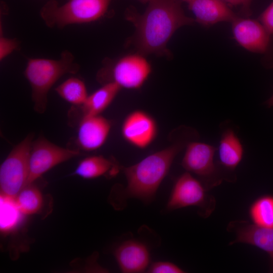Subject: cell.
<instances>
[{
  "label": "cell",
  "instance_id": "6da1fadb",
  "mask_svg": "<svg viewBox=\"0 0 273 273\" xmlns=\"http://www.w3.org/2000/svg\"><path fill=\"white\" fill-rule=\"evenodd\" d=\"M181 0H149L143 14L132 7L125 11V18L135 28L134 42L143 55H169L168 41L179 28L193 24L186 16Z\"/></svg>",
  "mask_w": 273,
  "mask_h": 273
},
{
  "label": "cell",
  "instance_id": "7a4b0ae2",
  "mask_svg": "<svg viewBox=\"0 0 273 273\" xmlns=\"http://www.w3.org/2000/svg\"><path fill=\"white\" fill-rule=\"evenodd\" d=\"M194 129L182 128L180 137L172 144L151 154L137 163L122 167L127 179L128 197L148 202L152 200L167 174L176 155L192 139H197Z\"/></svg>",
  "mask_w": 273,
  "mask_h": 273
},
{
  "label": "cell",
  "instance_id": "3957f363",
  "mask_svg": "<svg viewBox=\"0 0 273 273\" xmlns=\"http://www.w3.org/2000/svg\"><path fill=\"white\" fill-rule=\"evenodd\" d=\"M79 70L71 52L65 51L58 60L30 58L24 75L31 88V98L35 111L43 113L47 107L48 95L55 83L66 74H75Z\"/></svg>",
  "mask_w": 273,
  "mask_h": 273
},
{
  "label": "cell",
  "instance_id": "277c9868",
  "mask_svg": "<svg viewBox=\"0 0 273 273\" xmlns=\"http://www.w3.org/2000/svg\"><path fill=\"white\" fill-rule=\"evenodd\" d=\"M111 0H69L60 5L54 0L42 8L40 14L50 27L63 28L73 24L89 23L102 17Z\"/></svg>",
  "mask_w": 273,
  "mask_h": 273
},
{
  "label": "cell",
  "instance_id": "5b68a950",
  "mask_svg": "<svg viewBox=\"0 0 273 273\" xmlns=\"http://www.w3.org/2000/svg\"><path fill=\"white\" fill-rule=\"evenodd\" d=\"M140 54L125 56L112 63H107L98 72L97 80L103 84L114 82L121 88L136 89L141 87L151 72V66Z\"/></svg>",
  "mask_w": 273,
  "mask_h": 273
},
{
  "label": "cell",
  "instance_id": "8992f818",
  "mask_svg": "<svg viewBox=\"0 0 273 273\" xmlns=\"http://www.w3.org/2000/svg\"><path fill=\"white\" fill-rule=\"evenodd\" d=\"M34 134L29 133L16 145L0 167L1 195L16 198L26 186L29 171V156Z\"/></svg>",
  "mask_w": 273,
  "mask_h": 273
},
{
  "label": "cell",
  "instance_id": "52a82bcc",
  "mask_svg": "<svg viewBox=\"0 0 273 273\" xmlns=\"http://www.w3.org/2000/svg\"><path fill=\"white\" fill-rule=\"evenodd\" d=\"M80 154L78 150L59 146L45 137L39 136L32 143L26 185L32 184L54 166Z\"/></svg>",
  "mask_w": 273,
  "mask_h": 273
},
{
  "label": "cell",
  "instance_id": "ba28073f",
  "mask_svg": "<svg viewBox=\"0 0 273 273\" xmlns=\"http://www.w3.org/2000/svg\"><path fill=\"white\" fill-rule=\"evenodd\" d=\"M121 130L122 137L129 144L145 149L156 138L158 127L156 121L149 114L136 110L125 118Z\"/></svg>",
  "mask_w": 273,
  "mask_h": 273
},
{
  "label": "cell",
  "instance_id": "9c48e42d",
  "mask_svg": "<svg viewBox=\"0 0 273 273\" xmlns=\"http://www.w3.org/2000/svg\"><path fill=\"white\" fill-rule=\"evenodd\" d=\"M216 150L209 144L191 141L186 147L181 165L189 172L203 178L212 179L217 172L214 161Z\"/></svg>",
  "mask_w": 273,
  "mask_h": 273
},
{
  "label": "cell",
  "instance_id": "30bf717a",
  "mask_svg": "<svg viewBox=\"0 0 273 273\" xmlns=\"http://www.w3.org/2000/svg\"><path fill=\"white\" fill-rule=\"evenodd\" d=\"M231 23L234 37L241 46L253 53L266 51L270 34L261 23L238 16Z\"/></svg>",
  "mask_w": 273,
  "mask_h": 273
},
{
  "label": "cell",
  "instance_id": "8fae6325",
  "mask_svg": "<svg viewBox=\"0 0 273 273\" xmlns=\"http://www.w3.org/2000/svg\"><path fill=\"white\" fill-rule=\"evenodd\" d=\"M205 191L202 184L190 172L181 175L175 181L167 207L175 210L201 205L205 201Z\"/></svg>",
  "mask_w": 273,
  "mask_h": 273
},
{
  "label": "cell",
  "instance_id": "7c38bea8",
  "mask_svg": "<svg viewBox=\"0 0 273 273\" xmlns=\"http://www.w3.org/2000/svg\"><path fill=\"white\" fill-rule=\"evenodd\" d=\"M111 126V121L101 115L82 119L79 122L76 137L79 148L86 151L101 148L109 136Z\"/></svg>",
  "mask_w": 273,
  "mask_h": 273
},
{
  "label": "cell",
  "instance_id": "4fadbf2b",
  "mask_svg": "<svg viewBox=\"0 0 273 273\" xmlns=\"http://www.w3.org/2000/svg\"><path fill=\"white\" fill-rule=\"evenodd\" d=\"M195 20L204 26L233 21L237 17L223 0H184Z\"/></svg>",
  "mask_w": 273,
  "mask_h": 273
},
{
  "label": "cell",
  "instance_id": "5bb4252c",
  "mask_svg": "<svg viewBox=\"0 0 273 273\" xmlns=\"http://www.w3.org/2000/svg\"><path fill=\"white\" fill-rule=\"evenodd\" d=\"M121 88L112 82L103 84L102 87L88 95L84 103L74 106L70 112V118H79V122L83 118L101 115L114 100Z\"/></svg>",
  "mask_w": 273,
  "mask_h": 273
},
{
  "label": "cell",
  "instance_id": "9a60e30c",
  "mask_svg": "<svg viewBox=\"0 0 273 273\" xmlns=\"http://www.w3.org/2000/svg\"><path fill=\"white\" fill-rule=\"evenodd\" d=\"M115 255L120 269L126 273L144 271L150 260L147 246L135 240H128L122 243L116 249Z\"/></svg>",
  "mask_w": 273,
  "mask_h": 273
},
{
  "label": "cell",
  "instance_id": "2e32d148",
  "mask_svg": "<svg viewBox=\"0 0 273 273\" xmlns=\"http://www.w3.org/2000/svg\"><path fill=\"white\" fill-rule=\"evenodd\" d=\"M218 150L219 163L227 170H234L243 157L244 149L241 141L230 127L223 129Z\"/></svg>",
  "mask_w": 273,
  "mask_h": 273
},
{
  "label": "cell",
  "instance_id": "e0dca14e",
  "mask_svg": "<svg viewBox=\"0 0 273 273\" xmlns=\"http://www.w3.org/2000/svg\"><path fill=\"white\" fill-rule=\"evenodd\" d=\"M242 243L254 246L266 252L273 265V227H261L254 224L239 229L232 243Z\"/></svg>",
  "mask_w": 273,
  "mask_h": 273
},
{
  "label": "cell",
  "instance_id": "ac0fdd59",
  "mask_svg": "<svg viewBox=\"0 0 273 273\" xmlns=\"http://www.w3.org/2000/svg\"><path fill=\"white\" fill-rule=\"evenodd\" d=\"M118 169L116 165L105 157L92 156L79 162L74 174L84 178L91 179L103 175L110 170L116 173Z\"/></svg>",
  "mask_w": 273,
  "mask_h": 273
},
{
  "label": "cell",
  "instance_id": "d6986e66",
  "mask_svg": "<svg viewBox=\"0 0 273 273\" xmlns=\"http://www.w3.org/2000/svg\"><path fill=\"white\" fill-rule=\"evenodd\" d=\"M55 90L61 98L74 106L82 104L88 95L84 81L74 77L65 80Z\"/></svg>",
  "mask_w": 273,
  "mask_h": 273
},
{
  "label": "cell",
  "instance_id": "ffe728a7",
  "mask_svg": "<svg viewBox=\"0 0 273 273\" xmlns=\"http://www.w3.org/2000/svg\"><path fill=\"white\" fill-rule=\"evenodd\" d=\"M249 214L253 224L273 227V196L265 195L257 199L251 205Z\"/></svg>",
  "mask_w": 273,
  "mask_h": 273
},
{
  "label": "cell",
  "instance_id": "44dd1931",
  "mask_svg": "<svg viewBox=\"0 0 273 273\" xmlns=\"http://www.w3.org/2000/svg\"><path fill=\"white\" fill-rule=\"evenodd\" d=\"M16 204L21 213L33 214L41 207L42 197L39 190L32 185H26L15 198Z\"/></svg>",
  "mask_w": 273,
  "mask_h": 273
},
{
  "label": "cell",
  "instance_id": "7402d4cb",
  "mask_svg": "<svg viewBox=\"0 0 273 273\" xmlns=\"http://www.w3.org/2000/svg\"><path fill=\"white\" fill-rule=\"evenodd\" d=\"M20 212H21L16 204L15 198L1 195V230L6 231L14 227L18 220Z\"/></svg>",
  "mask_w": 273,
  "mask_h": 273
},
{
  "label": "cell",
  "instance_id": "603a6c76",
  "mask_svg": "<svg viewBox=\"0 0 273 273\" xmlns=\"http://www.w3.org/2000/svg\"><path fill=\"white\" fill-rule=\"evenodd\" d=\"M151 273H183L184 270L176 264L166 261H159L153 263L149 268Z\"/></svg>",
  "mask_w": 273,
  "mask_h": 273
},
{
  "label": "cell",
  "instance_id": "cb8c5ba5",
  "mask_svg": "<svg viewBox=\"0 0 273 273\" xmlns=\"http://www.w3.org/2000/svg\"><path fill=\"white\" fill-rule=\"evenodd\" d=\"M19 46L18 41L15 39H11L1 36L0 38V60L2 61L10 55Z\"/></svg>",
  "mask_w": 273,
  "mask_h": 273
},
{
  "label": "cell",
  "instance_id": "d4e9b609",
  "mask_svg": "<svg viewBox=\"0 0 273 273\" xmlns=\"http://www.w3.org/2000/svg\"><path fill=\"white\" fill-rule=\"evenodd\" d=\"M260 23L263 25L267 32L273 34V1L262 12L259 17Z\"/></svg>",
  "mask_w": 273,
  "mask_h": 273
},
{
  "label": "cell",
  "instance_id": "484cf974",
  "mask_svg": "<svg viewBox=\"0 0 273 273\" xmlns=\"http://www.w3.org/2000/svg\"><path fill=\"white\" fill-rule=\"evenodd\" d=\"M252 0H242V11L246 16L250 14V5Z\"/></svg>",
  "mask_w": 273,
  "mask_h": 273
},
{
  "label": "cell",
  "instance_id": "4316f807",
  "mask_svg": "<svg viewBox=\"0 0 273 273\" xmlns=\"http://www.w3.org/2000/svg\"><path fill=\"white\" fill-rule=\"evenodd\" d=\"M226 3L232 6H238L242 5V0H223Z\"/></svg>",
  "mask_w": 273,
  "mask_h": 273
},
{
  "label": "cell",
  "instance_id": "83f0119b",
  "mask_svg": "<svg viewBox=\"0 0 273 273\" xmlns=\"http://www.w3.org/2000/svg\"><path fill=\"white\" fill-rule=\"evenodd\" d=\"M266 104L268 107H272L273 106V94L270 97V98L267 100L266 102Z\"/></svg>",
  "mask_w": 273,
  "mask_h": 273
},
{
  "label": "cell",
  "instance_id": "f1b7e54d",
  "mask_svg": "<svg viewBox=\"0 0 273 273\" xmlns=\"http://www.w3.org/2000/svg\"><path fill=\"white\" fill-rule=\"evenodd\" d=\"M138 1L143 4H146V3H148L149 0H138Z\"/></svg>",
  "mask_w": 273,
  "mask_h": 273
},
{
  "label": "cell",
  "instance_id": "f546056e",
  "mask_svg": "<svg viewBox=\"0 0 273 273\" xmlns=\"http://www.w3.org/2000/svg\"><path fill=\"white\" fill-rule=\"evenodd\" d=\"M182 1H183L184 0H181Z\"/></svg>",
  "mask_w": 273,
  "mask_h": 273
}]
</instances>
